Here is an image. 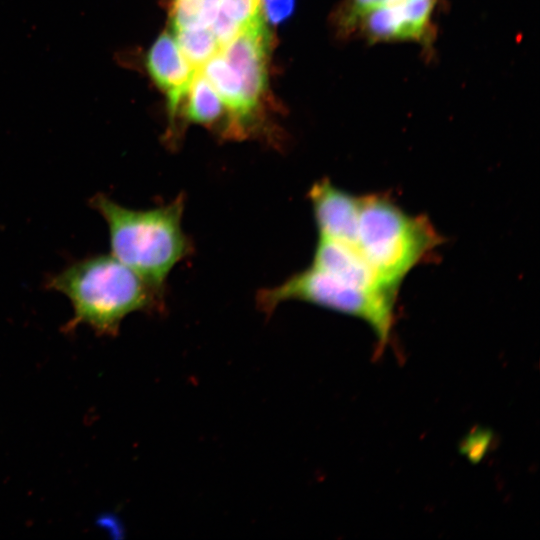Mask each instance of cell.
<instances>
[{
    "label": "cell",
    "instance_id": "4fadbf2b",
    "mask_svg": "<svg viewBox=\"0 0 540 540\" xmlns=\"http://www.w3.org/2000/svg\"><path fill=\"white\" fill-rule=\"evenodd\" d=\"M219 10L242 28L262 16L261 0H220Z\"/></svg>",
    "mask_w": 540,
    "mask_h": 540
},
{
    "label": "cell",
    "instance_id": "7c38bea8",
    "mask_svg": "<svg viewBox=\"0 0 540 540\" xmlns=\"http://www.w3.org/2000/svg\"><path fill=\"white\" fill-rule=\"evenodd\" d=\"M220 8V0H173L171 16L174 30L209 28Z\"/></svg>",
    "mask_w": 540,
    "mask_h": 540
},
{
    "label": "cell",
    "instance_id": "5bb4252c",
    "mask_svg": "<svg viewBox=\"0 0 540 540\" xmlns=\"http://www.w3.org/2000/svg\"><path fill=\"white\" fill-rule=\"evenodd\" d=\"M403 0H349V4L343 14V24L350 28L365 14L380 7L399 3Z\"/></svg>",
    "mask_w": 540,
    "mask_h": 540
},
{
    "label": "cell",
    "instance_id": "3957f363",
    "mask_svg": "<svg viewBox=\"0 0 540 540\" xmlns=\"http://www.w3.org/2000/svg\"><path fill=\"white\" fill-rule=\"evenodd\" d=\"M442 242L428 218L405 212L386 195L361 196L356 247L391 288L398 290Z\"/></svg>",
    "mask_w": 540,
    "mask_h": 540
},
{
    "label": "cell",
    "instance_id": "7a4b0ae2",
    "mask_svg": "<svg viewBox=\"0 0 540 540\" xmlns=\"http://www.w3.org/2000/svg\"><path fill=\"white\" fill-rule=\"evenodd\" d=\"M90 204L107 223L111 254L164 292L171 270L192 251L182 229L184 196L146 210L123 207L103 194Z\"/></svg>",
    "mask_w": 540,
    "mask_h": 540
},
{
    "label": "cell",
    "instance_id": "6da1fadb",
    "mask_svg": "<svg viewBox=\"0 0 540 540\" xmlns=\"http://www.w3.org/2000/svg\"><path fill=\"white\" fill-rule=\"evenodd\" d=\"M46 285L72 303L74 314L67 331L85 324L100 335L115 336L130 313L163 308V291L112 254L76 261L51 276Z\"/></svg>",
    "mask_w": 540,
    "mask_h": 540
},
{
    "label": "cell",
    "instance_id": "5b68a950",
    "mask_svg": "<svg viewBox=\"0 0 540 540\" xmlns=\"http://www.w3.org/2000/svg\"><path fill=\"white\" fill-rule=\"evenodd\" d=\"M268 31L263 17L246 25L221 53L241 79L250 110L258 108L267 85Z\"/></svg>",
    "mask_w": 540,
    "mask_h": 540
},
{
    "label": "cell",
    "instance_id": "8fae6325",
    "mask_svg": "<svg viewBox=\"0 0 540 540\" xmlns=\"http://www.w3.org/2000/svg\"><path fill=\"white\" fill-rule=\"evenodd\" d=\"M174 31L175 40L181 53L197 71L221 51V47L210 28L178 29Z\"/></svg>",
    "mask_w": 540,
    "mask_h": 540
},
{
    "label": "cell",
    "instance_id": "277c9868",
    "mask_svg": "<svg viewBox=\"0 0 540 540\" xmlns=\"http://www.w3.org/2000/svg\"><path fill=\"white\" fill-rule=\"evenodd\" d=\"M292 300L359 318L370 326L381 346L389 341L395 293L362 288L311 264L283 283L262 290L257 297L258 306L266 313Z\"/></svg>",
    "mask_w": 540,
    "mask_h": 540
},
{
    "label": "cell",
    "instance_id": "9a60e30c",
    "mask_svg": "<svg viewBox=\"0 0 540 540\" xmlns=\"http://www.w3.org/2000/svg\"><path fill=\"white\" fill-rule=\"evenodd\" d=\"M267 19L278 24L286 20L293 12L295 0H261Z\"/></svg>",
    "mask_w": 540,
    "mask_h": 540
},
{
    "label": "cell",
    "instance_id": "52a82bcc",
    "mask_svg": "<svg viewBox=\"0 0 540 540\" xmlns=\"http://www.w3.org/2000/svg\"><path fill=\"white\" fill-rule=\"evenodd\" d=\"M434 0H403L364 16L361 26L373 41L419 39L428 29Z\"/></svg>",
    "mask_w": 540,
    "mask_h": 540
},
{
    "label": "cell",
    "instance_id": "ba28073f",
    "mask_svg": "<svg viewBox=\"0 0 540 540\" xmlns=\"http://www.w3.org/2000/svg\"><path fill=\"white\" fill-rule=\"evenodd\" d=\"M150 77L166 93L169 111L175 116L197 72L181 53L175 37L162 33L147 52Z\"/></svg>",
    "mask_w": 540,
    "mask_h": 540
},
{
    "label": "cell",
    "instance_id": "8992f818",
    "mask_svg": "<svg viewBox=\"0 0 540 540\" xmlns=\"http://www.w3.org/2000/svg\"><path fill=\"white\" fill-rule=\"evenodd\" d=\"M308 196L318 236L356 247L361 196L335 186L328 179L314 183Z\"/></svg>",
    "mask_w": 540,
    "mask_h": 540
},
{
    "label": "cell",
    "instance_id": "9c48e42d",
    "mask_svg": "<svg viewBox=\"0 0 540 540\" xmlns=\"http://www.w3.org/2000/svg\"><path fill=\"white\" fill-rule=\"evenodd\" d=\"M311 264L362 288L398 293L383 282L356 247L318 237Z\"/></svg>",
    "mask_w": 540,
    "mask_h": 540
},
{
    "label": "cell",
    "instance_id": "30bf717a",
    "mask_svg": "<svg viewBox=\"0 0 540 540\" xmlns=\"http://www.w3.org/2000/svg\"><path fill=\"white\" fill-rule=\"evenodd\" d=\"M185 98L187 100L184 115L191 122L212 125L220 120L224 112L225 106L222 100L199 70L196 72Z\"/></svg>",
    "mask_w": 540,
    "mask_h": 540
}]
</instances>
